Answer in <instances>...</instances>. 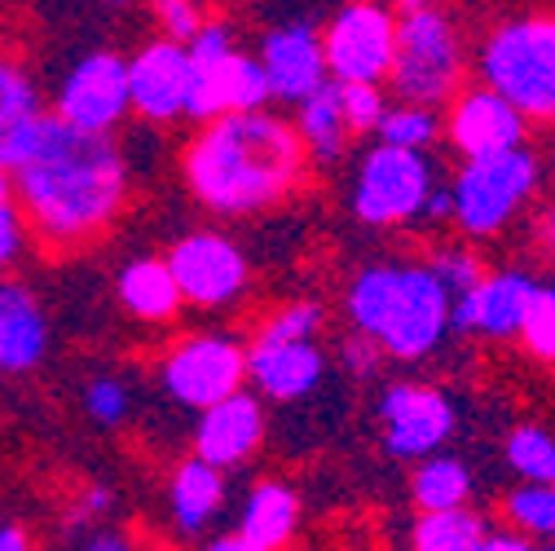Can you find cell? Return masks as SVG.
Returning <instances> with one entry per match:
<instances>
[{"instance_id": "1", "label": "cell", "mask_w": 555, "mask_h": 551, "mask_svg": "<svg viewBox=\"0 0 555 551\" xmlns=\"http://www.w3.org/2000/svg\"><path fill=\"white\" fill-rule=\"evenodd\" d=\"M0 164L14 172V198L49 247H80L102 234L128 198V168L111 132H85L57 111H36L5 142Z\"/></svg>"}, {"instance_id": "2", "label": "cell", "mask_w": 555, "mask_h": 551, "mask_svg": "<svg viewBox=\"0 0 555 551\" xmlns=\"http://www.w3.org/2000/svg\"><path fill=\"white\" fill-rule=\"evenodd\" d=\"M300 172L296 132L260 111H225L185 151V181L203 208L238 217L283 198Z\"/></svg>"}, {"instance_id": "3", "label": "cell", "mask_w": 555, "mask_h": 551, "mask_svg": "<svg viewBox=\"0 0 555 551\" xmlns=\"http://www.w3.org/2000/svg\"><path fill=\"white\" fill-rule=\"evenodd\" d=\"M349 313L366 339L392 358H424L450 326V287L433 269L379 265L358 273L349 292Z\"/></svg>"}, {"instance_id": "4", "label": "cell", "mask_w": 555, "mask_h": 551, "mask_svg": "<svg viewBox=\"0 0 555 551\" xmlns=\"http://www.w3.org/2000/svg\"><path fill=\"white\" fill-rule=\"evenodd\" d=\"M480 72L512 106L538 119H555V18H529L503 27L485 44Z\"/></svg>"}, {"instance_id": "5", "label": "cell", "mask_w": 555, "mask_h": 551, "mask_svg": "<svg viewBox=\"0 0 555 551\" xmlns=\"http://www.w3.org/2000/svg\"><path fill=\"white\" fill-rule=\"evenodd\" d=\"M190 119H217L225 111H256L273 98L264 62L234 53L225 27H198L190 36Z\"/></svg>"}, {"instance_id": "6", "label": "cell", "mask_w": 555, "mask_h": 551, "mask_svg": "<svg viewBox=\"0 0 555 551\" xmlns=\"http://www.w3.org/2000/svg\"><path fill=\"white\" fill-rule=\"evenodd\" d=\"M401 27L392 49V85L414 106H437L459 85V44L450 23L428 5V0H401Z\"/></svg>"}, {"instance_id": "7", "label": "cell", "mask_w": 555, "mask_h": 551, "mask_svg": "<svg viewBox=\"0 0 555 551\" xmlns=\"http://www.w3.org/2000/svg\"><path fill=\"white\" fill-rule=\"evenodd\" d=\"M533 181H538V164L520 146L467 159L454 185V221L476 239L503 230L512 213L529 198Z\"/></svg>"}, {"instance_id": "8", "label": "cell", "mask_w": 555, "mask_h": 551, "mask_svg": "<svg viewBox=\"0 0 555 551\" xmlns=\"http://www.w3.org/2000/svg\"><path fill=\"white\" fill-rule=\"evenodd\" d=\"M433 190V172L420 151L384 142L366 155L358 190H353V213L366 226H397L424 213V198Z\"/></svg>"}, {"instance_id": "9", "label": "cell", "mask_w": 555, "mask_h": 551, "mask_svg": "<svg viewBox=\"0 0 555 551\" xmlns=\"http://www.w3.org/2000/svg\"><path fill=\"white\" fill-rule=\"evenodd\" d=\"M53 111L85 132H111L128 111H132V89H128V57L119 53H89L66 72Z\"/></svg>"}, {"instance_id": "10", "label": "cell", "mask_w": 555, "mask_h": 551, "mask_svg": "<svg viewBox=\"0 0 555 551\" xmlns=\"http://www.w3.org/2000/svg\"><path fill=\"white\" fill-rule=\"evenodd\" d=\"M243 375H247V354H238V344L221 339V335L185 339L181 349H172L168 362H164L168 397H177L181 406H194V410L238 393Z\"/></svg>"}, {"instance_id": "11", "label": "cell", "mask_w": 555, "mask_h": 551, "mask_svg": "<svg viewBox=\"0 0 555 551\" xmlns=\"http://www.w3.org/2000/svg\"><path fill=\"white\" fill-rule=\"evenodd\" d=\"M326 72H335V80H379L392 72V49H397V23L379 10V5H353L344 10L326 40Z\"/></svg>"}, {"instance_id": "12", "label": "cell", "mask_w": 555, "mask_h": 551, "mask_svg": "<svg viewBox=\"0 0 555 551\" xmlns=\"http://www.w3.org/2000/svg\"><path fill=\"white\" fill-rule=\"evenodd\" d=\"M168 265H172V279L181 287V296L190 305H203V309H217V305H230L243 283H247V260L243 252L221 239V234H185L172 252H168Z\"/></svg>"}, {"instance_id": "13", "label": "cell", "mask_w": 555, "mask_h": 551, "mask_svg": "<svg viewBox=\"0 0 555 551\" xmlns=\"http://www.w3.org/2000/svg\"><path fill=\"white\" fill-rule=\"evenodd\" d=\"M384 441L401 459H428L454 433V410L437 388L424 384H392L379 397Z\"/></svg>"}, {"instance_id": "14", "label": "cell", "mask_w": 555, "mask_h": 551, "mask_svg": "<svg viewBox=\"0 0 555 551\" xmlns=\"http://www.w3.org/2000/svg\"><path fill=\"white\" fill-rule=\"evenodd\" d=\"M128 89H132V111L155 124H168L185 115L190 98V49L181 40H159L146 44L128 62Z\"/></svg>"}, {"instance_id": "15", "label": "cell", "mask_w": 555, "mask_h": 551, "mask_svg": "<svg viewBox=\"0 0 555 551\" xmlns=\"http://www.w3.org/2000/svg\"><path fill=\"white\" fill-rule=\"evenodd\" d=\"M533 292H538V283L525 279V273H490V279L480 273L450 305V326L480 331V335H516L525 326Z\"/></svg>"}, {"instance_id": "16", "label": "cell", "mask_w": 555, "mask_h": 551, "mask_svg": "<svg viewBox=\"0 0 555 551\" xmlns=\"http://www.w3.org/2000/svg\"><path fill=\"white\" fill-rule=\"evenodd\" d=\"M260 433H264V420L256 397L230 393L212 406H203V420L194 428V454L217 467H238L260 446Z\"/></svg>"}, {"instance_id": "17", "label": "cell", "mask_w": 555, "mask_h": 551, "mask_svg": "<svg viewBox=\"0 0 555 551\" xmlns=\"http://www.w3.org/2000/svg\"><path fill=\"white\" fill-rule=\"evenodd\" d=\"M450 137L454 146L476 159V155H494V151H512L525 142V111L512 106L499 89H480L467 93L450 119Z\"/></svg>"}, {"instance_id": "18", "label": "cell", "mask_w": 555, "mask_h": 551, "mask_svg": "<svg viewBox=\"0 0 555 551\" xmlns=\"http://www.w3.org/2000/svg\"><path fill=\"white\" fill-rule=\"evenodd\" d=\"M326 362L313 339H256L247 354V375L273 401H296L318 388Z\"/></svg>"}, {"instance_id": "19", "label": "cell", "mask_w": 555, "mask_h": 551, "mask_svg": "<svg viewBox=\"0 0 555 551\" xmlns=\"http://www.w3.org/2000/svg\"><path fill=\"white\" fill-rule=\"evenodd\" d=\"M260 62H264V72H269L273 98L300 102L318 85H326L322 80L326 76V49H322V40L309 27H283V31L264 36Z\"/></svg>"}, {"instance_id": "20", "label": "cell", "mask_w": 555, "mask_h": 551, "mask_svg": "<svg viewBox=\"0 0 555 551\" xmlns=\"http://www.w3.org/2000/svg\"><path fill=\"white\" fill-rule=\"evenodd\" d=\"M49 349V318L23 283H0V371L23 375Z\"/></svg>"}, {"instance_id": "21", "label": "cell", "mask_w": 555, "mask_h": 551, "mask_svg": "<svg viewBox=\"0 0 555 551\" xmlns=\"http://www.w3.org/2000/svg\"><path fill=\"white\" fill-rule=\"evenodd\" d=\"M296 495L287 486H273V480H264V486L251 490L247 508H243V525L238 534L230 538H217L212 547L217 551H273V547H283L296 529Z\"/></svg>"}, {"instance_id": "22", "label": "cell", "mask_w": 555, "mask_h": 551, "mask_svg": "<svg viewBox=\"0 0 555 551\" xmlns=\"http://www.w3.org/2000/svg\"><path fill=\"white\" fill-rule=\"evenodd\" d=\"M221 499H225V480H221V467L207 463V459H190L177 467L172 486H168V508H172V525L181 534H203L212 525V516L221 512Z\"/></svg>"}, {"instance_id": "23", "label": "cell", "mask_w": 555, "mask_h": 551, "mask_svg": "<svg viewBox=\"0 0 555 551\" xmlns=\"http://www.w3.org/2000/svg\"><path fill=\"white\" fill-rule=\"evenodd\" d=\"M119 305L132 313V318H142V322H168L177 309H181V287L172 279V265L168 260H132L119 269Z\"/></svg>"}, {"instance_id": "24", "label": "cell", "mask_w": 555, "mask_h": 551, "mask_svg": "<svg viewBox=\"0 0 555 551\" xmlns=\"http://www.w3.org/2000/svg\"><path fill=\"white\" fill-rule=\"evenodd\" d=\"M300 132H305V146L318 159H335L344 151L349 119H344L339 85H318L309 98H300Z\"/></svg>"}, {"instance_id": "25", "label": "cell", "mask_w": 555, "mask_h": 551, "mask_svg": "<svg viewBox=\"0 0 555 551\" xmlns=\"http://www.w3.org/2000/svg\"><path fill=\"white\" fill-rule=\"evenodd\" d=\"M414 547L420 551H480L485 547V525L480 516L459 508H437L414 525Z\"/></svg>"}, {"instance_id": "26", "label": "cell", "mask_w": 555, "mask_h": 551, "mask_svg": "<svg viewBox=\"0 0 555 551\" xmlns=\"http://www.w3.org/2000/svg\"><path fill=\"white\" fill-rule=\"evenodd\" d=\"M472 490V476L459 459H428L420 472H414V503L424 512L437 508H459Z\"/></svg>"}, {"instance_id": "27", "label": "cell", "mask_w": 555, "mask_h": 551, "mask_svg": "<svg viewBox=\"0 0 555 551\" xmlns=\"http://www.w3.org/2000/svg\"><path fill=\"white\" fill-rule=\"evenodd\" d=\"M36 111H44L36 80L23 72L14 57H0V142H5V137H10L23 119H31Z\"/></svg>"}, {"instance_id": "28", "label": "cell", "mask_w": 555, "mask_h": 551, "mask_svg": "<svg viewBox=\"0 0 555 551\" xmlns=\"http://www.w3.org/2000/svg\"><path fill=\"white\" fill-rule=\"evenodd\" d=\"M507 521L533 538H555V486L529 480L507 499Z\"/></svg>"}, {"instance_id": "29", "label": "cell", "mask_w": 555, "mask_h": 551, "mask_svg": "<svg viewBox=\"0 0 555 551\" xmlns=\"http://www.w3.org/2000/svg\"><path fill=\"white\" fill-rule=\"evenodd\" d=\"M507 463L525 480H546V486H555V437H546L542 428H516L507 437Z\"/></svg>"}, {"instance_id": "30", "label": "cell", "mask_w": 555, "mask_h": 551, "mask_svg": "<svg viewBox=\"0 0 555 551\" xmlns=\"http://www.w3.org/2000/svg\"><path fill=\"white\" fill-rule=\"evenodd\" d=\"M379 137L392 146H410V151H424L428 142H437V115L428 106H401V111H384L379 119Z\"/></svg>"}, {"instance_id": "31", "label": "cell", "mask_w": 555, "mask_h": 551, "mask_svg": "<svg viewBox=\"0 0 555 551\" xmlns=\"http://www.w3.org/2000/svg\"><path fill=\"white\" fill-rule=\"evenodd\" d=\"M520 335H525V344H529L533 358L555 362V287H538V292H533Z\"/></svg>"}, {"instance_id": "32", "label": "cell", "mask_w": 555, "mask_h": 551, "mask_svg": "<svg viewBox=\"0 0 555 551\" xmlns=\"http://www.w3.org/2000/svg\"><path fill=\"white\" fill-rule=\"evenodd\" d=\"M339 98H344V119L353 132H371L384 119V98L371 80H339Z\"/></svg>"}, {"instance_id": "33", "label": "cell", "mask_w": 555, "mask_h": 551, "mask_svg": "<svg viewBox=\"0 0 555 551\" xmlns=\"http://www.w3.org/2000/svg\"><path fill=\"white\" fill-rule=\"evenodd\" d=\"M85 410H89V420H93V424H102V428H119V424L128 420L132 401H128V388H124L119 380H93V384L85 388Z\"/></svg>"}, {"instance_id": "34", "label": "cell", "mask_w": 555, "mask_h": 551, "mask_svg": "<svg viewBox=\"0 0 555 551\" xmlns=\"http://www.w3.org/2000/svg\"><path fill=\"white\" fill-rule=\"evenodd\" d=\"M318 326H322V309L318 305H292L260 331V339H313Z\"/></svg>"}, {"instance_id": "35", "label": "cell", "mask_w": 555, "mask_h": 551, "mask_svg": "<svg viewBox=\"0 0 555 551\" xmlns=\"http://www.w3.org/2000/svg\"><path fill=\"white\" fill-rule=\"evenodd\" d=\"M151 5H155L159 23H164V31H168L172 40H190V36L203 27L194 0H151Z\"/></svg>"}, {"instance_id": "36", "label": "cell", "mask_w": 555, "mask_h": 551, "mask_svg": "<svg viewBox=\"0 0 555 551\" xmlns=\"http://www.w3.org/2000/svg\"><path fill=\"white\" fill-rule=\"evenodd\" d=\"M23 208L18 198H0V269H10L23 256Z\"/></svg>"}, {"instance_id": "37", "label": "cell", "mask_w": 555, "mask_h": 551, "mask_svg": "<svg viewBox=\"0 0 555 551\" xmlns=\"http://www.w3.org/2000/svg\"><path fill=\"white\" fill-rule=\"evenodd\" d=\"M433 273H437V279H441L450 292H467V287L480 279L476 260L463 256V252H446V256H437V260H433Z\"/></svg>"}, {"instance_id": "38", "label": "cell", "mask_w": 555, "mask_h": 551, "mask_svg": "<svg viewBox=\"0 0 555 551\" xmlns=\"http://www.w3.org/2000/svg\"><path fill=\"white\" fill-rule=\"evenodd\" d=\"M106 508H111V490H89V495L80 499V508H76V525H93Z\"/></svg>"}, {"instance_id": "39", "label": "cell", "mask_w": 555, "mask_h": 551, "mask_svg": "<svg viewBox=\"0 0 555 551\" xmlns=\"http://www.w3.org/2000/svg\"><path fill=\"white\" fill-rule=\"evenodd\" d=\"M424 217H433V221L454 217V194H450V190H428V198H424Z\"/></svg>"}, {"instance_id": "40", "label": "cell", "mask_w": 555, "mask_h": 551, "mask_svg": "<svg viewBox=\"0 0 555 551\" xmlns=\"http://www.w3.org/2000/svg\"><path fill=\"white\" fill-rule=\"evenodd\" d=\"M27 547H31V534L18 521H0V551H27Z\"/></svg>"}, {"instance_id": "41", "label": "cell", "mask_w": 555, "mask_h": 551, "mask_svg": "<svg viewBox=\"0 0 555 551\" xmlns=\"http://www.w3.org/2000/svg\"><path fill=\"white\" fill-rule=\"evenodd\" d=\"M525 547H529V538H520V534H485L480 551H525Z\"/></svg>"}, {"instance_id": "42", "label": "cell", "mask_w": 555, "mask_h": 551, "mask_svg": "<svg viewBox=\"0 0 555 551\" xmlns=\"http://www.w3.org/2000/svg\"><path fill=\"white\" fill-rule=\"evenodd\" d=\"M85 547H93V551H119V547H128V538H124V534H102V529H98V534L85 538Z\"/></svg>"}, {"instance_id": "43", "label": "cell", "mask_w": 555, "mask_h": 551, "mask_svg": "<svg viewBox=\"0 0 555 551\" xmlns=\"http://www.w3.org/2000/svg\"><path fill=\"white\" fill-rule=\"evenodd\" d=\"M0 198H14V172L0 164Z\"/></svg>"}, {"instance_id": "44", "label": "cell", "mask_w": 555, "mask_h": 551, "mask_svg": "<svg viewBox=\"0 0 555 551\" xmlns=\"http://www.w3.org/2000/svg\"><path fill=\"white\" fill-rule=\"evenodd\" d=\"M111 5H119V0H111Z\"/></svg>"}]
</instances>
